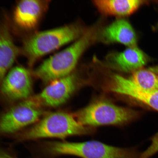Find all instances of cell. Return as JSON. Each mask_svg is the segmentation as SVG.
I'll use <instances>...</instances> for the list:
<instances>
[{"instance_id":"1","label":"cell","mask_w":158,"mask_h":158,"mask_svg":"<svg viewBox=\"0 0 158 158\" xmlns=\"http://www.w3.org/2000/svg\"><path fill=\"white\" fill-rule=\"evenodd\" d=\"M96 33L94 28L86 31L73 44L43 61L33 74L47 83L70 75L83 53L96 38Z\"/></svg>"},{"instance_id":"2","label":"cell","mask_w":158,"mask_h":158,"mask_svg":"<svg viewBox=\"0 0 158 158\" xmlns=\"http://www.w3.org/2000/svg\"><path fill=\"white\" fill-rule=\"evenodd\" d=\"M85 31L81 26L76 24L39 31L25 40L22 52L26 56L30 66H32L41 57L78 39Z\"/></svg>"},{"instance_id":"3","label":"cell","mask_w":158,"mask_h":158,"mask_svg":"<svg viewBox=\"0 0 158 158\" xmlns=\"http://www.w3.org/2000/svg\"><path fill=\"white\" fill-rule=\"evenodd\" d=\"M90 132L81 124L72 114L64 112L47 114L34 126L21 134V141L41 138L64 139L69 136L85 135Z\"/></svg>"},{"instance_id":"4","label":"cell","mask_w":158,"mask_h":158,"mask_svg":"<svg viewBox=\"0 0 158 158\" xmlns=\"http://www.w3.org/2000/svg\"><path fill=\"white\" fill-rule=\"evenodd\" d=\"M48 149L53 155H71L81 158H139L141 154L135 149L114 147L94 141L53 142L49 144Z\"/></svg>"},{"instance_id":"5","label":"cell","mask_w":158,"mask_h":158,"mask_svg":"<svg viewBox=\"0 0 158 158\" xmlns=\"http://www.w3.org/2000/svg\"><path fill=\"white\" fill-rule=\"evenodd\" d=\"M135 112L105 100L93 102L77 112V120L84 126L116 125L133 119Z\"/></svg>"},{"instance_id":"6","label":"cell","mask_w":158,"mask_h":158,"mask_svg":"<svg viewBox=\"0 0 158 158\" xmlns=\"http://www.w3.org/2000/svg\"><path fill=\"white\" fill-rule=\"evenodd\" d=\"M44 114L28 99L14 106L0 118V133H15L36 122Z\"/></svg>"},{"instance_id":"7","label":"cell","mask_w":158,"mask_h":158,"mask_svg":"<svg viewBox=\"0 0 158 158\" xmlns=\"http://www.w3.org/2000/svg\"><path fill=\"white\" fill-rule=\"evenodd\" d=\"M76 77L73 74L52 81L39 93L28 99L35 106L54 107L60 106L70 98L76 87Z\"/></svg>"},{"instance_id":"8","label":"cell","mask_w":158,"mask_h":158,"mask_svg":"<svg viewBox=\"0 0 158 158\" xmlns=\"http://www.w3.org/2000/svg\"><path fill=\"white\" fill-rule=\"evenodd\" d=\"M2 94L12 100H27L32 90L31 73L24 67L18 66L12 68L1 84Z\"/></svg>"},{"instance_id":"9","label":"cell","mask_w":158,"mask_h":158,"mask_svg":"<svg viewBox=\"0 0 158 158\" xmlns=\"http://www.w3.org/2000/svg\"><path fill=\"white\" fill-rule=\"evenodd\" d=\"M49 2L37 0L18 2L13 11V19L15 24L25 30L35 29L48 9Z\"/></svg>"},{"instance_id":"10","label":"cell","mask_w":158,"mask_h":158,"mask_svg":"<svg viewBox=\"0 0 158 158\" xmlns=\"http://www.w3.org/2000/svg\"><path fill=\"white\" fill-rule=\"evenodd\" d=\"M108 85L111 92L130 97L158 111V91L147 92L142 90L129 78L116 73L110 75Z\"/></svg>"},{"instance_id":"11","label":"cell","mask_w":158,"mask_h":158,"mask_svg":"<svg viewBox=\"0 0 158 158\" xmlns=\"http://www.w3.org/2000/svg\"><path fill=\"white\" fill-rule=\"evenodd\" d=\"M147 62L146 55L135 46L123 52L112 53L106 58V63L112 69L124 72H133L140 69Z\"/></svg>"},{"instance_id":"12","label":"cell","mask_w":158,"mask_h":158,"mask_svg":"<svg viewBox=\"0 0 158 158\" xmlns=\"http://www.w3.org/2000/svg\"><path fill=\"white\" fill-rule=\"evenodd\" d=\"M21 50L15 44L6 22L0 23V85Z\"/></svg>"},{"instance_id":"13","label":"cell","mask_w":158,"mask_h":158,"mask_svg":"<svg viewBox=\"0 0 158 158\" xmlns=\"http://www.w3.org/2000/svg\"><path fill=\"white\" fill-rule=\"evenodd\" d=\"M99 35L100 40L106 43H118L129 47H135L137 44L135 31L124 19H118L104 27Z\"/></svg>"},{"instance_id":"14","label":"cell","mask_w":158,"mask_h":158,"mask_svg":"<svg viewBox=\"0 0 158 158\" xmlns=\"http://www.w3.org/2000/svg\"><path fill=\"white\" fill-rule=\"evenodd\" d=\"M145 2L139 0H94L93 2L102 14L120 17L131 15Z\"/></svg>"},{"instance_id":"15","label":"cell","mask_w":158,"mask_h":158,"mask_svg":"<svg viewBox=\"0 0 158 158\" xmlns=\"http://www.w3.org/2000/svg\"><path fill=\"white\" fill-rule=\"evenodd\" d=\"M138 88L147 92L158 91V75L149 70H139L128 77Z\"/></svg>"},{"instance_id":"16","label":"cell","mask_w":158,"mask_h":158,"mask_svg":"<svg viewBox=\"0 0 158 158\" xmlns=\"http://www.w3.org/2000/svg\"><path fill=\"white\" fill-rule=\"evenodd\" d=\"M158 152V133L154 136L149 147L140 154L139 158H151Z\"/></svg>"},{"instance_id":"17","label":"cell","mask_w":158,"mask_h":158,"mask_svg":"<svg viewBox=\"0 0 158 158\" xmlns=\"http://www.w3.org/2000/svg\"><path fill=\"white\" fill-rule=\"evenodd\" d=\"M148 70L158 75V65H157V66L151 67V68H150Z\"/></svg>"},{"instance_id":"18","label":"cell","mask_w":158,"mask_h":158,"mask_svg":"<svg viewBox=\"0 0 158 158\" xmlns=\"http://www.w3.org/2000/svg\"><path fill=\"white\" fill-rule=\"evenodd\" d=\"M0 158H10L9 157L5 155L0 156Z\"/></svg>"}]
</instances>
